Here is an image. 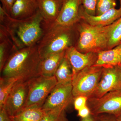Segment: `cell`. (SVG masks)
<instances>
[{
	"mask_svg": "<svg viewBox=\"0 0 121 121\" xmlns=\"http://www.w3.org/2000/svg\"><path fill=\"white\" fill-rule=\"evenodd\" d=\"M0 21L17 49L36 45L44 34L43 19L39 10L31 17L17 19L0 5Z\"/></svg>",
	"mask_w": 121,
	"mask_h": 121,
	"instance_id": "obj_1",
	"label": "cell"
},
{
	"mask_svg": "<svg viewBox=\"0 0 121 121\" xmlns=\"http://www.w3.org/2000/svg\"><path fill=\"white\" fill-rule=\"evenodd\" d=\"M41 59L37 44L17 49L11 55L0 71L1 77L26 82L40 76Z\"/></svg>",
	"mask_w": 121,
	"mask_h": 121,
	"instance_id": "obj_2",
	"label": "cell"
},
{
	"mask_svg": "<svg viewBox=\"0 0 121 121\" xmlns=\"http://www.w3.org/2000/svg\"><path fill=\"white\" fill-rule=\"evenodd\" d=\"M114 22L105 26H94L86 22L82 23L78 28L79 36L77 45L75 47L83 53L98 54L108 50Z\"/></svg>",
	"mask_w": 121,
	"mask_h": 121,
	"instance_id": "obj_3",
	"label": "cell"
},
{
	"mask_svg": "<svg viewBox=\"0 0 121 121\" xmlns=\"http://www.w3.org/2000/svg\"><path fill=\"white\" fill-rule=\"evenodd\" d=\"M74 26L69 27L56 26L44 32L37 44L41 59L52 54L64 51L73 46Z\"/></svg>",
	"mask_w": 121,
	"mask_h": 121,
	"instance_id": "obj_4",
	"label": "cell"
},
{
	"mask_svg": "<svg viewBox=\"0 0 121 121\" xmlns=\"http://www.w3.org/2000/svg\"><path fill=\"white\" fill-rule=\"evenodd\" d=\"M103 68L92 66L78 73L72 79V93L74 98L80 95L88 98L95 91L101 77Z\"/></svg>",
	"mask_w": 121,
	"mask_h": 121,
	"instance_id": "obj_5",
	"label": "cell"
},
{
	"mask_svg": "<svg viewBox=\"0 0 121 121\" xmlns=\"http://www.w3.org/2000/svg\"><path fill=\"white\" fill-rule=\"evenodd\" d=\"M27 82L28 95L25 107L30 106L42 107L48 96L57 84L55 76L48 77L40 75Z\"/></svg>",
	"mask_w": 121,
	"mask_h": 121,
	"instance_id": "obj_6",
	"label": "cell"
},
{
	"mask_svg": "<svg viewBox=\"0 0 121 121\" xmlns=\"http://www.w3.org/2000/svg\"><path fill=\"white\" fill-rule=\"evenodd\" d=\"M87 105L95 117L107 113L117 117L121 113V90L110 91L100 98H88Z\"/></svg>",
	"mask_w": 121,
	"mask_h": 121,
	"instance_id": "obj_7",
	"label": "cell"
},
{
	"mask_svg": "<svg viewBox=\"0 0 121 121\" xmlns=\"http://www.w3.org/2000/svg\"><path fill=\"white\" fill-rule=\"evenodd\" d=\"M74 100L72 82L57 83L45 100L42 108L45 111L65 110Z\"/></svg>",
	"mask_w": 121,
	"mask_h": 121,
	"instance_id": "obj_8",
	"label": "cell"
},
{
	"mask_svg": "<svg viewBox=\"0 0 121 121\" xmlns=\"http://www.w3.org/2000/svg\"><path fill=\"white\" fill-rule=\"evenodd\" d=\"M121 90V66L103 68L96 90L90 98H99L113 91Z\"/></svg>",
	"mask_w": 121,
	"mask_h": 121,
	"instance_id": "obj_9",
	"label": "cell"
},
{
	"mask_svg": "<svg viewBox=\"0 0 121 121\" xmlns=\"http://www.w3.org/2000/svg\"><path fill=\"white\" fill-rule=\"evenodd\" d=\"M28 93V82L18 81L15 84L3 107L11 117L16 115L25 107Z\"/></svg>",
	"mask_w": 121,
	"mask_h": 121,
	"instance_id": "obj_10",
	"label": "cell"
},
{
	"mask_svg": "<svg viewBox=\"0 0 121 121\" xmlns=\"http://www.w3.org/2000/svg\"><path fill=\"white\" fill-rule=\"evenodd\" d=\"M82 4V0H62L57 19L47 30L56 26L69 27L74 26L80 19L79 10Z\"/></svg>",
	"mask_w": 121,
	"mask_h": 121,
	"instance_id": "obj_11",
	"label": "cell"
},
{
	"mask_svg": "<svg viewBox=\"0 0 121 121\" xmlns=\"http://www.w3.org/2000/svg\"><path fill=\"white\" fill-rule=\"evenodd\" d=\"M97 56V54L80 52L73 46L67 48L65 51V56L70 64L73 79L79 72L87 67L93 66L95 63Z\"/></svg>",
	"mask_w": 121,
	"mask_h": 121,
	"instance_id": "obj_12",
	"label": "cell"
},
{
	"mask_svg": "<svg viewBox=\"0 0 121 121\" xmlns=\"http://www.w3.org/2000/svg\"><path fill=\"white\" fill-rule=\"evenodd\" d=\"M79 15L80 19L92 26H107L112 24L121 17V7L118 9H112L99 16H92L87 13L81 5Z\"/></svg>",
	"mask_w": 121,
	"mask_h": 121,
	"instance_id": "obj_13",
	"label": "cell"
},
{
	"mask_svg": "<svg viewBox=\"0 0 121 121\" xmlns=\"http://www.w3.org/2000/svg\"><path fill=\"white\" fill-rule=\"evenodd\" d=\"M39 10L43 19L44 32L54 23L59 14L62 0H37Z\"/></svg>",
	"mask_w": 121,
	"mask_h": 121,
	"instance_id": "obj_14",
	"label": "cell"
},
{
	"mask_svg": "<svg viewBox=\"0 0 121 121\" xmlns=\"http://www.w3.org/2000/svg\"><path fill=\"white\" fill-rule=\"evenodd\" d=\"M38 10L37 0H16L9 15L14 19H22L31 17Z\"/></svg>",
	"mask_w": 121,
	"mask_h": 121,
	"instance_id": "obj_15",
	"label": "cell"
},
{
	"mask_svg": "<svg viewBox=\"0 0 121 121\" xmlns=\"http://www.w3.org/2000/svg\"><path fill=\"white\" fill-rule=\"evenodd\" d=\"M118 65L121 66V43L112 49L98 53L93 66L106 68Z\"/></svg>",
	"mask_w": 121,
	"mask_h": 121,
	"instance_id": "obj_16",
	"label": "cell"
},
{
	"mask_svg": "<svg viewBox=\"0 0 121 121\" xmlns=\"http://www.w3.org/2000/svg\"><path fill=\"white\" fill-rule=\"evenodd\" d=\"M65 51L51 55L41 59L39 68V75L45 77L54 76L56 71L65 56Z\"/></svg>",
	"mask_w": 121,
	"mask_h": 121,
	"instance_id": "obj_17",
	"label": "cell"
},
{
	"mask_svg": "<svg viewBox=\"0 0 121 121\" xmlns=\"http://www.w3.org/2000/svg\"><path fill=\"white\" fill-rule=\"evenodd\" d=\"M17 50L9 36L6 29L0 26V71H1L9 57Z\"/></svg>",
	"mask_w": 121,
	"mask_h": 121,
	"instance_id": "obj_18",
	"label": "cell"
},
{
	"mask_svg": "<svg viewBox=\"0 0 121 121\" xmlns=\"http://www.w3.org/2000/svg\"><path fill=\"white\" fill-rule=\"evenodd\" d=\"M45 112L41 107L30 106L11 117L13 121H40Z\"/></svg>",
	"mask_w": 121,
	"mask_h": 121,
	"instance_id": "obj_19",
	"label": "cell"
},
{
	"mask_svg": "<svg viewBox=\"0 0 121 121\" xmlns=\"http://www.w3.org/2000/svg\"><path fill=\"white\" fill-rule=\"evenodd\" d=\"M54 76L57 83L72 82L73 79L72 70L68 60L65 56L56 71Z\"/></svg>",
	"mask_w": 121,
	"mask_h": 121,
	"instance_id": "obj_20",
	"label": "cell"
},
{
	"mask_svg": "<svg viewBox=\"0 0 121 121\" xmlns=\"http://www.w3.org/2000/svg\"><path fill=\"white\" fill-rule=\"evenodd\" d=\"M18 80L13 78H0V109L4 107L8 96Z\"/></svg>",
	"mask_w": 121,
	"mask_h": 121,
	"instance_id": "obj_21",
	"label": "cell"
},
{
	"mask_svg": "<svg viewBox=\"0 0 121 121\" xmlns=\"http://www.w3.org/2000/svg\"><path fill=\"white\" fill-rule=\"evenodd\" d=\"M121 41V17L114 22L109 40L108 50L115 47L119 44Z\"/></svg>",
	"mask_w": 121,
	"mask_h": 121,
	"instance_id": "obj_22",
	"label": "cell"
},
{
	"mask_svg": "<svg viewBox=\"0 0 121 121\" xmlns=\"http://www.w3.org/2000/svg\"><path fill=\"white\" fill-rule=\"evenodd\" d=\"M40 121H68L65 110L55 109L46 111Z\"/></svg>",
	"mask_w": 121,
	"mask_h": 121,
	"instance_id": "obj_23",
	"label": "cell"
},
{
	"mask_svg": "<svg viewBox=\"0 0 121 121\" xmlns=\"http://www.w3.org/2000/svg\"><path fill=\"white\" fill-rule=\"evenodd\" d=\"M116 0H98L96 16L101 15L112 9L115 8Z\"/></svg>",
	"mask_w": 121,
	"mask_h": 121,
	"instance_id": "obj_24",
	"label": "cell"
},
{
	"mask_svg": "<svg viewBox=\"0 0 121 121\" xmlns=\"http://www.w3.org/2000/svg\"><path fill=\"white\" fill-rule=\"evenodd\" d=\"M97 2L98 0H82V5L88 14L95 16Z\"/></svg>",
	"mask_w": 121,
	"mask_h": 121,
	"instance_id": "obj_25",
	"label": "cell"
},
{
	"mask_svg": "<svg viewBox=\"0 0 121 121\" xmlns=\"http://www.w3.org/2000/svg\"><path fill=\"white\" fill-rule=\"evenodd\" d=\"M88 99L87 97L83 95H80L74 98V105L75 109L78 111L86 106Z\"/></svg>",
	"mask_w": 121,
	"mask_h": 121,
	"instance_id": "obj_26",
	"label": "cell"
},
{
	"mask_svg": "<svg viewBox=\"0 0 121 121\" xmlns=\"http://www.w3.org/2000/svg\"><path fill=\"white\" fill-rule=\"evenodd\" d=\"M2 5H1L7 13L10 15L11 9L16 0H0Z\"/></svg>",
	"mask_w": 121,
	"mask_h": 121,
	"instance_id": "obj_27",
	"label": "cell"
},
{
	"mask_svg": "<svg viewBox=\"0 0 121 121\" xmlns=\"http://www.w3.org/2000/svg\"><path fill=\"white\" fill-rule=\"evenodd\" d=\"M91 114L90 109L87 105L78 110V116L82 118L89 117Z\"/></svg>",
	"mask_w": 121,
	"mask_h": 121,
	"instance_id": "obj_28",
	"label": "cell"
},
{
	"mask_svg": "<svg viewBox=\"0 0 121 121\" xmlns=\"http://www.w3.org/2000/svg\"><path fill=\"white\" fill-rule=\"evenodd\" d=\"M0 121H13L11 116L4 108L0 109Z\"/></svg>",
	"mask_w": 121,
	"mask_h": 121,
	"instance_id": "obj_29",
	"label": "cell"
},
{
	"mask_svg": "<svg viewBox=\"0 0 121 121\" xmlns=\"http://www.w3.org/2000/svg\"><path fill=\"white\" fill-rule=\"evenodd\" d=\"M99 121H117V120L116 117L114 115L109 114L100 117Z\"/></svg>",
	"mask_w": 121,
	"mask_h": 121,
	"instance_id": "obj_30",
	"label": "cell"
},
{
	"mask_svg": "<svg viewBox=\"0 0 121 121\" xmlns=\"http://www.w3.org/2000/svg\"><path fill=\"white\" fill-rule=\"evenodd\" d=\"M95 116L91 114L89 117L85 118H82L81 121H95Z\"/></svg>",
	"mask_w": 121,
	"mask_h": 121,
	"instance_id": "obj_31",
	"label": "cell"
},
{
	"mask_svg": "<svg viewBox=\"0 0 121 121\" xmlns=\"http://www.w3.org/2000/svg\"><path fill=\"white\" fill-rule=\"evenodd\" d=\"M117 121H121V113L118 116L116 117Z\"/></svg>",
	"mask_w": 121,
	"mask_h": 121,
	"instance_id": "obj_32",
	"label": "cell"
},
{
	"mask_svg": "<svg viewBox=\"0 0 121 121\" xmlns=\"http://www.w3.org/2000/svg\"><path fill=\"white\" fill-rule=\"evenodd\" d=\"M119 3H120V7H121V0H119Z\"/></svg>",
	"mask_w": 121,
	"mask_h": 121,
	"instance_id": "obj_33",
	"label": "cell"
},
{
	"mask_svg": "<svg viewBox=\"0 0 121 121\" xmlns=\"http://www.w3.org/2000/svg\"></svg>",
	"mask_w": 121,
	"mask_h": 121,
	"instance_id": "obj_34",
	"label": "cell"
}]
</instances>
